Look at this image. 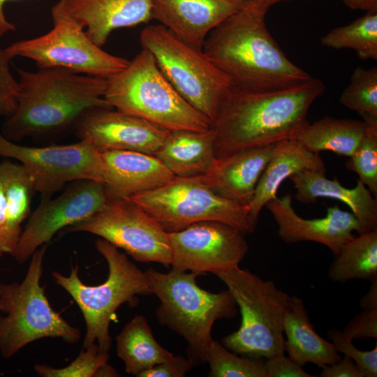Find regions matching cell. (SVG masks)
<instances>
[{"label": "cell", "instance_id": "1", "mask_svg": "<svg viewBox=\"0 0 377 377\" xmlns=\"http://www.w3.org/2000/svg\"><path fill=\"white\" fill-rule=\"evenodd\" d=\"M324 91V83L313 77L281 88L232 87L210 127L214 134L216 158L297 139L309 124L310 107Z\"/></svg>", "mask_w": 377, "mask_h": 377}, {"label": "cell", "instance_id": "2", "mask_svg": "<svg viewBox=\"0 0 377 377\" xmlns=\"http://www.w3.org/2000/svg\"><path fill=\"white\" fill-rule=\"evenodd\" d=\"M267 11L249 0L205 40L203 52L233 87L281 88L312 77L293 63L273 38L265 24Z\"/></svg>", "mask_w": 377, "mask_h": 377}, {"label": "cell", "instance_id": "3", "mask_svg": "<svg viewBox=\"0 0 377 377\" xmlns=\"http://www.w3.org/2000/svg\"><path fill=\"white\" fill-rule=\"evenodd\" d=\"M20 92L14 112L1 133L14 141L74 127L87 111L112 108L105 99L107 79L62 68H16Z\"/></svg>", "mask_w": 377, "mask_h": 377}, {"label": "cell", "instance_id": "4", "mask_svg": "<svg viewBox=\"0 0 377 377\" xmlns=\"http://www.w3.org/2000/svg\"><path fill=\"white\" fill-rule=\"evenodd\" d=\"M145 273L151 293L160 300L156 310L159 323L186 341L188 357L194 364L206 362L214 323L237 315V305L230 292L204 290L196 283L198 275L190 272L171 269L163 273L149 268Z\"/></svg>", "mask_w": 377, "mask_h": 377}, {"label": "cell", "instance_id": "5", "mask_svg": "<svg viewBox=\"0 0 377 377\" xmlns=\"http://www.w3.org/2000/svg\"><path fill=\"white\" fill-rule=\"evenodd\" d=\"M104 97L113 108L170 131L211 127V120L180 96L142 48L124 70L107 78Z\"/></svg>", "mask_w": 377, "mask_h": 377}, {"label": "cell", "instance_id": "6", "mask_svg": "<svg viewBox=\"0 0 377 377\" xmlns=\"http://www.w3.org/2000/svg\"><path fill=\"white\" fill-rule=\"evenodd\" d=\"M215 275L226 285L242 316L239 329L224 337L221 343L235 354L251 358L284 353L283 320L290 295L274 281L239 266Z\"/></svg>", "mask_w": 377, "mask_h": 377}, {"label": "cell", "instance_id": "7", "mask_svg": "<svg viewBox=\"0 0 377 377\" xmlns=\"http://www.w3.org/2000/svg\"><path fill=\"white\" fill-rule=\"evenodd\" d=\"M95 244L108 265L105 282L92 286L83 283L77 265L71 267L68 276L56 271L52 272V276L73 297L82 313L86 325L82 348L96 343L101 351L108 352L112 346L110 325L117 309L136 295L152 293L145 272L118 248L103 238L96 239Z\"/></svg>", "mask_w": 377, "mask_h": 377}, {"label": "cell", "instance_id": "8", "mask_svg": "<svg viewBox=\"0 0 377 377\" xmlns=\"http://www.w3.org/2000/svg\"><path fill=\"white\" fill-rule=\"evenodd\" d=\"M47 245L31 256L22 282L0 283V354L9 359L29 343L43 338H59L68 343L80 339L79 328L70 325L51 306L40 281Z\"/></svg>", "mask_w": 377, "mask_h": 377}, {"label": "cell", "instance_id": "9", "mask_svg": "<svg viewBox=\"0 0 377 377\" xmlns=\"http://www.w3.org/2000/svg\"><path fill=\"white\" fill-rule=\"evenodd\" d=\"M140 41L180 96L212 122L233 85L202 48L181 39L160 24L145 27Z\"/></svg>", "mask_w": 377, "mask_h": 377}, {"label": "cell", "instance_id": "10", "mask_svg": "<svg viewBox=\"0 0 377 377\" xmlns=\"http://www.w3.org/2000/svg\"><path fill=\"white\" fill-rule=\"evenodd\" d=\"M126 199L148 212L168 232L205 221L223 222L244 234L253 232L256 226L248 206L217 195L198 176H175L161 186Z\"/></svg>", "mask_w": 377, "mask_h": 377}, {"label": "cell", "instance_id": "11", "mask_svg": "<svg viewBox=\"0 0 377 377\" xmlns=\"http://www.w3.org/2000/svg\"><path fill=\"white\" fill-rule=\"evenodd\" d=\"M51 15L53 27L50 31L4 48L11 59L22 57L33 60L38 68H62L106 79L128 66V59L104 51L76 22L59 14Z\"/></svg>", "mask_w": 377, "mask_h": 377}, {"label": "cell", "instance_id": "12", "mask_svg": "<svg viewBox=\"0 0 377 377\" xmlns=\"http://www.w3.org/2000/svg\"><path fill=\"white\" fill-rule=\"evenodd\" d=\"M64 229L62 234L86 232L98 235L124 250L136 261L170 267L168 232L152 216L128 199H108L101 210Z\"/></svg>", "mask_w": 377, "mask_h": 377}, {"label": "cell", "instance_id": "13", "mask_svg": "<svg viewBox=\"0 0 377 377\" xmlns=\"http://www.w3.org/2000/svg\"><path fill=\"white\" fill-rule=\"evenodd\" d=\"M0 156L19 161L31 175L34 189L42 198H50L68 182H104L101 153L84 140L66 145L34 147L17 145L0 131Z\"/></svg>", "mask_w": 377, "mask_h": 377}, {"label": "cell", "instance_id": "14", "mask_svg": "<svg viewBox=\"0 0 377 377\" xmlns=\"http://www.w3.org/2000/svg\"><path fill=\"white\" fill-rule=\"evenodd\" d=\"M244 233L220 221H205L168 232L172 269L198 274L235 268L245 258Z\"/></svg>", "mask_w": 377, "mask_h": 377}, {"label": "cell", "instance_id": "15", "mask_svg": "<svg viewBox=\"0 0 377 377\" xmlns=\"http://www.w3.org/2000/svg\"><path fill=\"white\" fill-rule=\"evenodd\" d=\"M108 200L104 183L94 180L75 181L57 198H42L11 256L25 263L55 233L99 212Z\"/></svg>", "mask_w": 377, "mask_h": 377}, {"label": "cell", "instance_id": "16", "mask_svg": "<svg viewBox=\"0 0 377 377\" xmlns=\"http://www.w3.org/2000/svg\"><path fill=\"white\" fill-rule=\"evenodd\" d=\"M80 140L100 153L125 150L155 155L170 131L113 108H93L74 126Z\"/></svg>", "mask_w": 377, "mask_h": 377}, {"label": "cell", "instance_id": "17", "mask_svg": "<svg viewBox=\"0 0 377 377\" xmlns=\"http://www.w3.org/2000/svg\"><path fill=\"white\" fill-rule=\"evenodd\" d=\"M265 207L278 226L279 237L288 244L313 242L327 246L336 256L355 237L354 232H360L354 214L337 205L327 207L325 216L313 219H304L295 212L290 194L275 197Z\"/></svg>", "mask_w": 377, "mask_h": 377}, {"label": "cell", "instance_id": "18", "mask_svg": "<svg viewBox=\"0 0 377 377\" xmlns=\"http://www.w3.org/2000/svg\"><path fill=\"white\" fill-rule=\"evenodd\" d=\"M153 0H59L51 13L67 17L84 29L99 47L120 28L148 23L152 19Z\"/></svg>", "mask_w": 377, "mask_h": 377}, {"label": "cell", "instance_id": "19", "mask_svg": "<svg viewBox=\"0 0 377 377\" xmlns=\"http://www.w3.org/2000/svg\"><path fill=\"white\" fill-rule=\"evenodd\" d=\"M249 0H153L152 19L202 48L209 34Z\"/></svg>", "mask_w": 377, "mask_h": 377}, {"label": "cell", "instance_id": "20", "mask_svg": "<svg viewBox=\"0 0 377 377\" xmlns=\"http://www.w3.org/2000/svg\"><path fill=\"white\" fill-rule=\"evenodd\" d=\"M274 147L250 148L216 158L209 171L198 177L217 195L248 206Z\"/></svg>", "mask_w": 377, "mask_h": 377}, {"label": "cell", "instance_id": "21", "mask_svg": "<svg viewBox=\"0 0 377 377\" xmlns=\"http://www.w3.org/2000/svg\"><path fill=\"white\" fill-rule=\"evenodd\" d=\"M108 199L126 198L152 190L175 176L154 155L125 150L101 153Z\"/></svg>", "mask_w": 377, "mask_h": 377}, {"label": "cell", "instance_id": "22", "mask_svg": "<svg viewBox=\"0 0 377 377\" xmlns=\"http://www.w3.org/2000/svg\"><path fill=\"white\" fill-rule=\"evenodd\" d=\"M293 183L295 198L300 202L314 203L319 198H330L343 202L349 207L360 226V234L377 229V200L359 179L349 188L338 179L326 177L325 173L304 170L289 178Z\"/></svg>", "mask_w": 377, "mask_h": 377}, {"label": "cell", "instance_id": "23", "mask_svg": "<svg viewBox=\"0 0 377 377\" xmlns=\"http://www.w3.org/2000/svg\"><path fill=\"white\" fill-rule=\"evenodd\" d=\"M311 170L325 174V165L319 154L308 150L297 139H287L275 144L269 161L257 184L253 198L248 205L249 216L256 226L262 209L276 197L281 184L292 175Z\"/></svg>", "mask_w": 377, "mask_h": 377}, {"label": "cell", "instance_id": "24", "mask_svg": "<svg viewBox=\"0 0 377 377\" xmlns=\"http://www.w3.org/2000/svg\"><path fill=\"white\" fill-rule=\"evenodd\" d=\"M283 329L285 351L299 365L311 363L323 369L341 359L333 343L315 331L302 300L297 296L289 297Z\"/></svg>", "mask_w": 377, "mask_h": 377}, {"label": "cell", "instance_id": "25", "mask_svg": "<svg viewBox=\"0 0 377 377\" xmlns=\"http://www.w3.org/2000/svg\"><path fill=\"white\" fill-rule=\"evenodd\" d=\"M154 156L176 177L206 174L216 159L214 132L211 128L170 131Z\"/></svg>", "mask_w": 377, "mask_h": 377}, {"label": "cell", "instance_id": "26", "mask_svg": "<svg viewBox=\"0 0 377 377\" xmlns=\"http://www.w3.org/2000/svg\"><path fill=\"white\" fill-rule=\"evenodd\" d=\"M116 350L125 371L135 376L174 355L156 341L141 315H136L116 337Z\"/></svg>", "mask_w": 377, "mask_h": 377}, {"label": "cell", "instance_id": "27", "mask_svg": "<svg viewBox=\"0 0 377 377\" xmlns=\"http://www.w3.org/2000/svg\"><path fill=\"white\" fill-rule=\"evenodd\" d=\"M363 120L335 119L329 116L309 124L297 139L309 151H332L350 157L366 133Z\"/></svg>", "mask_w": 377, "mask_h": 377}, {"label": "cell", "instance_id": "28", "mask_svg": "<svg viewBox=\"0 0 377 377\" xmlns=\"http://www.w3.org/2000/svg\"><path fill=\"white\" fill-rule=\"evenodd\" d=\"M328 277L335 282L377 279V229L358 234L334 256Z\"/></svg>", "mask_w": 377, "mask_h": 377}, {"label": "cell", "instance_id": "29", "mask_svg": "<svg viewBox=\"0 0 377 377\" xmlns=\"http://www.w3.org/2000/svg\"><path fill=\"white\" fill-rule=\"evenodd\" d=\"M351 23L336 27L321 38L328 47L354 50L363 60H377V6Z\"/></svg>", "mask_w": 377, "mask_h": 377}, {"label": "cell", "instance_id": "30", "mask_svg": "<svg viewBox=\"0 0 377 377\" xmlns=\"http://www.w3.org/2000/svg\"><path fill=\"white\" fill-rule=\"evenodd\" d=\"M0 182L12 226L21 232L22 223L30 214L34 185L22 164L5 160L0 163Z\"/></svg>", "mask_w": 377, "mask_h": 377}, {"label": "cell", "instance_id": "31", "mask_svg": "<svg viewBox=\"0 0 377 377\" xmlns=\"http://www.w3.org/2000/svg\"><path fill=\"white\" fill-rule=\"evenodd\" d=\"M209 377H267L263 359L238 356L212 339L206 353Z\"/></svg>", "mask_w": 377, "mask_h": 377}, {"label": "cell", "instance_id": "32", "mask_svg": "<svg viewBox=\"0 0 377 377\" xmlns=\"http://www.w3.org/2000/svg\"><path fill=\"white\" fill-rule=\"evenodd\" d=\"M341 104L362 117L377 118V67H357L339 97Z\"/></svg>", "mask_w": 377, "mask_h": 377}, {"label": "cell", "instance_id": "33", "mask_svg": "<svg viewBox=\"0 0 377 377\" xmlns=\"http://www.w3.org/2000/svg\"><path fill=\"white\" fill-rule=\"evenodd\" d=\"M366 133L346 168L359 176V180L377 198V118L364 117Z\"/></svg>", "mask_w": 377, "mask_h": 377}, {"label": "cell", "instance_id": "34", "mask_svg": "<svg viewBox=\"0 0 377 377\" xmlns=\"http://www.w3.org/2000/svg\"><path fill=\"white\" fill-rule=\"evenodd\" d=\"M108 352L101 351L97 343L81 350L79 355L68 366L54 368L47 364H36L34 369L41 377H92L107 364Z\"/></svg>", "mask_w": 377, "mask_h": 377}, {"label": "cell", "instance_id": "35", "mask_svg": "<svg viewBox=\"0 0 377 377\" xmlns=\"http://www.w3.org/2000/svg\"><path fill=\"white\" fill-rule=\"evenodd\" d=\"M328 338L338 353L348 356L355 363L363 377L377 376V346L371 350H361L353 340L338 329L330 330Z\"/></svg>", "mask_w": 377, "mask_h": 377}, {"label": "cell", "instance_id": "36", "mask_svg": "<svg viewBox=\"0 0 377 377\" xmlns=\"http://www.w3.org/2000/svg\"><path fill=\"white\" fill-rule=\"evenodd\" d=\"M11 59L0 47V116L9 117L15 110L20 87L10 68Z\"/></svg>", "mask_w": 377, "mask_h": 377}, {"label": "cell", "instance_id": "37", "mask_svg": "<svg viewBox=\"0 0 377 377\" xmlns=\"http://www.w3.org/2000/svg\"><path fill=\"white\" fill-rule=\"evenodd\" d=\"M342 332L353 340L377 337V309H364L344 327Z\"/></svg>", "mask_w": 377, "mask_h": 377}, {"label": "cell", "instance_id": "38", "mask_svg": "<svg viewBox=\"0 0 377 377\" xmlns=\"http://www.w3.org/2000/svg\"><path fill=\"white\" fill-rule=\"evenodd\" d=\"M193 365L188 357L173 355L169 360L142 372L138 377H184Z\"/></svg>", "mask_w": 377, "mask_h": 377}, {"label": "cell", "instance_id": "39", "mask_svg": "<svg viewBox=\"0 0 377 377\" xmlns=\"http://www.w3.org/2000/svg\"><path fill=\"white\" fill-rule=\"evenodd\" d=\"M267 377H313L284 353L269 357L265 360Z\"/></svg>", "mask_w": 377, "mask_h": 377}, {"label": "cell", "instance_id": "40", "mask_svg": "<svg viewBox=\"0 0 377 377\" xmlns=\"http://www.w3.org/2000/svg\"><path fill=\"white\" fill-rule=\"evenodd\" d=\"M21 232L17 231L11 225L7 207L0 182V251L3 253L14 252Z\"/></svg>", "mask_w": 377, "mask_h": 377}, {"label": "cell", "instance_id": "41", "mask_svg": "<svg viewBox=\"0 0 377 377\" xmlns=\"http://www.w3.org/2000/svg\"><path fill=\"white\" fill-rule=\"evenodd\" d=\"M321 377H363L353 360L347 355L322 369Z\"/></svg>", "mask_w": 377, "mask_h": 377}, {"label": "cell", "instance_id": "42", "mask_svg": "<svg viewBox=\"0 0 377 377\" xmlns=\"http://www.w3.org/2000/svg\"><path fill=\"white\" fill-rule=\"evenodd\" d=\"M370 282L371 286L369 290L360 301V306L362 309H377V279Z\"/></svg>", "mask_w": 377, "mask_h": 377}, {"label": "cell", "instance_id": "43", "mask_svg": "<svg viewBox=\"0 0 377 377\" xmlns=\"http://www.w3.org/2000/svg\"><path fill=\"white\" fill-rule=\"evenodd\" d=\"M10 1L15 0H0V38L6 33L16 29L15 25L7 20L4 13L5 4Z\"/></svg>", "mask_w": 377, "mask_h": 377}, {"label": "cell", "instance_id": "44", "mask_svg": "<svg viewBox=\"0 0 377 377\" xmlns=\"http://www.w3.org/2000/svg\"><path fill=\"white\" fill-rule=\"evenodd\" d=\"M352 10H367L377 6V0H342Z\"/></svg>", "mask_w": 377, "mask_h": 377}, {"label": "cell", "instance_id": "45", "mask_svg": "<svg viewBox=\"0 0 377 377\" xmlns=\"http://www.w3.org/2000/svg\"><path fill=\"white\" fill-rule=\"evenodd\" d=\"M120 375L114 368L105 364L103 365L97 371L96 376H119Z\"/></svg>", "mask_w": 377, "mask_h": 377}, {"label": "cell", "instance_id": "46", "mask_svg": "<svg viewBox=\"0 0 377 377\" xmlns=\"http://www.w3.org/2000/svg\"><path fill=\"white\" fill-rule=\"evenodd\" d=\"M255 1L258 3H259L260 6L269 10L270 6H272V5L276 3L281 2V1H288V0H255Z\"/></svg>", "mask_w": 377, "mask_h": 377}, {"label": "cell", "instance_id": "47", "mask_svg": "<svg viewBox=\"0 0 377 377\" xmlns=\"http://www.w3.org/2000/svg\"><path fill=\"white\" fill-rule=\"evenodd\" d=\"M3 253L0 251V258L3 256Z\"/></svg>", "mask_w": 377, "mask_h": 377}]
</instances>
